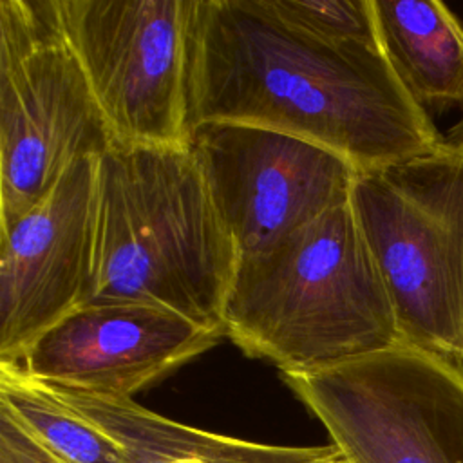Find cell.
<instances>
[{
  "label": "cell",
  "mask_w": 463,
  "mask_h": 463,
  "mask_svg": "<svg viewBox=\"0 0 463 463\" xmlns=\"http://www.w3.org/2000/svg\"><path fill=\"white\" fill-rule=\"evenodd\" d=\"M188 121L282 130L340 154L360 174L443 146L380 47L313 38L266 0H195Z\"/></svg>",
  "instance_id": "1"
},
{
  "label": "cell",
  "mask_w": 463,
  "mask_h": 463,
  "mask_svg": "<svg viewBox=\"0 0 463 463\" xmlns=\"http://www.w3.org/2000/svg\"><path fill=\"white\" fill-rule=\"evenodd\" d=\"M239 251L188 145H114L98 157L90 300L168 307L224 333Z\"/></svg>",
  "instance_id": "2"
},
{
  "label": "cell",
  "mask_w": 463,
  "mask_h": 463,
  "mask_svg": "<svg viewBox=\"0 0 463 463\" xmlns=\"http://www.w3.org/2000/svg\"><path fill=\"white\" fill-rule=\"evenodd\" d=\"M224 336L280 373L313 371L402 344L351 199L239 259Z\"/></svg>",
  "instance_id": "3"
},
{
  "label": "cell",
  "mask_w": 463,
  "mask_h": 463,
  "mask_svg": "<svg viewBox=\"0 0 463 463\" xmlns=\"http://www.w3.org/2000/svg\"><path fill=\"white\" fill-rule=\"evenodd\" d=\"M351 203L402 344L463 356V157L439 150L360 174Z\"/></svg>",
  "instance_id": "4"
},
{
  "label": "cell",
  "mask_w": 463,
  "mask_h": 463,
  "mask_svg": "<svg viewBox=\"0 0 463 463\" xmlns=\"http://www.w3.org/2000/svg\"><path fill=\"white\" fill-rule=\"evenodd\" d=\"M114 136L52 0H0V221L42 201Z\"/></svg>",
  "instance_id": "5"
},
{
  "label": "cell",
  "mask_w": 463,
  "mask_h": 463,
  "mask_svg": "<svg viewBox=\"0 0 463 463\" xmlns=\"http://www.w3.org/2000/svg\"><path fill=\"white\" fill-rule=\"evenodd\" d=\"M280 378L344 463H463V374L439 356L398 344Z\"/></svg>",
  "instance_id": "6"
},
{
  "label": "cell",
  "mask_w": 463,
  "mask_h": 463,
  "mask_svg": "<svg viewBox=\"0 0 463 463\" xmlns=\"http://www.w3.org/2000/svg\"><path fill=\"white\" fill-rule=\"evenodd\" d=\"M116 145H188L195 0H52Z\"/></svg>",
  "instance_id": "7"
},
{
  "label": "cell",
  "mask_w": 463,
  "mask_h": 463,
  "mask_svg": "<svg viewBox=\"0 0 463 463\" xmlns=\"http://www.w3.org/2000/svg\"><path fill=\"white\" fill-rule=\"evenodd\" d=\"M188 146L239 259L347 203L360 175L353 163L322 145L251 123H197Z\"/></svg>",
  "instance_id": "8"
},
{
  "label": "cell",
  "mask_w": 463,
  "mask_h": 463,
  "mask_svg": "<svg viewBox=\"0 0 463 463\" xmlns=\"http://www.w3.org/2000/svg\"><path fill=\"white\" fill-rule=\"evenodd\" d=\"M98 159L72 163L24 213L0 221V364L90 298L96 255Z\"/></svg>",
  "instance_id": "9"
},
{
  "label": "cell",
  "mask_w": 463,
  "mask_h": 463,
  "mask_svg": "<svg viewBox=\"0 0 463 463\" xmlns=\"http://www.w3.org/2000/svg\"><path fill=\"white\" fill-rule=\"evenodd\" d=\"M222 331L148 302L90 300L47 331L20 364L29 376L54 387L132 398L197 354Z\"/></svg>",
  "instance_id": "10"
},
{
  "label": "cell",
  "mask_w": 463,
  "mask_h": 463,
  "mask_svg": "<svg viewBox=\"0 0 463 463\" xmlns=\"http://www.w3.org/2000/svg\"><path fill=\"white\" fill-rule=\"evenodd\" d=\"M49 387L121 447L123 463H344L331 443L300 447L248 441L179 423L132 398Z\"/></svg>",
  "instance_id": "11"
},
{
  "label": "cell",
  "mask_w": 463,
  "mask_h": 463,
  "mask_svg": "<svg viewBox=\"0 0 463 463\" xmlns=\"http://www.w3.org/2000/svg\"><path fill=\"white\" fill-rule=\"evenodd\" d=\"M378 43L429 114L463 112V22L439 0H373Z\"/></svg>",
  "instance_id": "12"
},
{
  "label": "cell",
  "mask_w": 463,
  "mask_h": 463,
  "mask_svg": "<svg viewBox=\"0 0 463 463\" xmlns=\"http://www.w3.org/2000/svg\"><path fill=\"white\" fill-rule=\"evenodd\" d=\"M0 409L67 463H123L121 447L22 367L0 364Z\"/></svg>",
  "instance_id": "13"
},
{
  "label": "cell",
  "mask_w": 463,
  "mask_h": 463,
  "mask_svg": "<svg viewBox=\"0 0 463 463\" xmlns=\"http://www.w3.org/2000/svg\"><path fill=\"white\" fill-rule=\"evenodd\" d=\"M288 25L329 43L380 47L373 0H266Z\"/></svg>",
  "instance_id": "14"
},
{
  "label": "cell",
  "mask_w": 463,
  "mask_h": 463,
  "mask_svg": "<svg viewBox=\"0 0 463 463\" xmlns=\"http://www.w3.org/2000/svg\"><path fill=\"white\" fill-rule=\"evenodd\" d=\"M0 463H67L34 439L7 411L0 409Z\"/></svg>",
  "instance_id": "15"
},
{
  "label": "cell",
  "mask_w": 463,
  "mask_h": 463,
  "mask_svg": "<svg viewBox=\"0 0 463 463\" xmlns=\"http://www.w3.org/2000/svg\"><path fill=\"white\" fill-rule=\"evenodd\" d=\"M443 146L449 152L463 157V112L461 118L443 134Z\"/></svg>",
  "instance_id": "16"
},
{
  "label": "cell",
  "mask_w": 463,
  "mask_h": 463,
  "mask_svg": "<svg viewBox=\"0 0 463 463\" xmlns=\"http://www.w3.org/2000/svg\"><path fill=\"white\" fill-rule=\"evenodd\" d=\"M456 367H458V371L463 374V356H461V360L458 362V365H456Z\"/></svg>",
  "instance_id": "17"
}]
</instances>
